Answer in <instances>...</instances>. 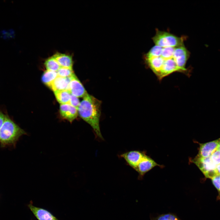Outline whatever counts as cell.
<instances>
[{
	"label": "cell",
	"mask_w": 220,
	"mask_h": 220,
	"mask_svg": "<svg viewBox=\"0 0 220 220\" xmlns=\"http://www.w3.org/2000/svg\"><path fill=\"white\" fill-rule=\"evenodd\" d=\"M145 155L144 152L133 150L123 153L120 156L135 170Z\"/></svg>",
	"instance_id": "7"
},
{
	"label": "cell",
	"mask_w": 220,
	"mask_h": 220,
	"mask_svg": "<svg viewBox=\"0 0 220 220\" xmlns=\"http://www.w3.org/2000/svg\"><path fill=\"white\" fill-rule=\"evenodd\" d=\"M57 101L61 104H69L71 94L68 90L54 92Z\"/></svg>",
	"instance_id": "14"
},
{
	"label": "cell",
	"mask_w": 220,
	"mask_h": 220,
	"mask_svg": "<svg viewBox=\"0 0 220 220\" xmlns=\"http://www.w3.org/2000/svg\"><path fill=\"white\" fill-rule=\"evenodd\" d=\"M101 101L88 94L83 97L78 108L79 116L92 128L97 136L102 139L99 126Z\"/></svg>",
	"instance_id": "2"
},
{
	"label": "cell",
	"mask_w": 220,
	"mask_h": 220,
	"mask_svg": "<svg viewBox=\"0 0 220 220\" xmlns=\"http://www.w3.org/2000/svg\"><path fill=\"white\" fill-rule=\"evenodd\" d=\"M190 52L184 45L176 47L155 45L145 55V64L160 80L175 72L186 73Z\"/></svg>",
	"instance_id": "1"
},
{
	"label": "cell",
	"mask_w": 220,
	"mask_h": 220,
	"mask_svg": "<svg viewBox=\"0 0 220 220\" xmlns=\"http://www.w3.org/2000/svg\"><path fill=\"white\" fill-rule=\"evenodd\" d=\"M78 98V97L71 94L69 103V104L77 108V109L80 103Z\"/></svg>",
	"instance_id": "21"
},
{
	"label": "cell",
	"mask_w": 220,
	"mask_h": 220,
	"mask_svg": "<svg viewBox=\"0 0 220 220\" xmlns=\"http://www.w3.org/2000/svg\"><path fill=\"white\" fill-rule=\"evenodd\" d=\"M217 149H218L220 151V141L219 142Z\"/></svg>",
	"instance_id": "24"
},
{
	"label": "cell",
	"mask_w": 220,
	"mask_h": 220,
	"mask_svg": "<svg viewBox=\"0 0 220 220\" xmlns=\"http://www.w3.org/2000/svg\"><path fill=\"white\" fill-rule=\"evenodd\" d=\"M60 112L61 117L72 122L77 117L78 109L69 104H61Z\"/></svg>",
	"instance_id": "11"
},
{
	"label": "cell",
	"mask_w": 220,
	"mask_h": 220,
	"mask_svg": "<svg viewBox=\"0 0 220 220\" xmlns=\"http://www.w3.org/2000/svg\"><path fill=\"white\" fill-rule=\"evenodd\" d=\"M27 134L7 114L6 119L0 129V145L2 148L15 147L22 135Z\"/></svg>",
	"instance_id": "3"
},
{
	"label": "cell",
	"mask_w": 220,
	"mask_h": 220,
	"mask_svg": "<svg viewBox=\"0 0 220 220\" xmlns=\"http://www.w3.org/2000/svg\"><path fill=\"white\" fill-rule=\"evenodd\" d=\"M211 180L213 185L218 191V195L217 199V200H220V175L215 177Z\"/></svg>",
	"instance_id": "18"
},
{
	"label": "cell",
	"mask_w": 220,
	"mask_h": 220,
	"mask_svg": "<svg viewBox=\"0 0 220 220\" xmlns=\"http://www.w3.org/2000/svg\"><path fill=\"white\" fill-rule=\"evenodd\" d=\"M53 57L61 67L72 68L73 61L71 56L57 53L54 54Z\"/></svg>",
	"instance_id": "13"
},
{
	"label": "cell",
	"mask_w": 220,
	"mask_h": 220,
	"mask_svg": "<svg viewBox=\"0 0 220 220\" xmlns=\"http://www.w3.org/2000/svg\"><path fill=\"white\" fill-rule=\"evenodd\" d=\"M210 157L214 163L217 165L220 164V151L215 150L211 155Z\"/></svg>",
	"instance_id": "20"
},
{
	"label": "cell",
	"mask_w": 220,
	"mask_h": 220,
	"mask_svg": "<svg viewBox=\"0 0 220 220\" xmlns=\"http://www.w3.org/2000/svg\"><path fill=\"white\" fill-rule=\"evenodd\" d=\"M69 91L78 97H83L87 94L84 87L75 75L72 76L69 83Z\"/></svg>",
	"instance_id": "10"
},
{
	"label": "cell",
	"mask_w": 220,
	"mask_h": 220,
	"mask_svg": "<svg viewBox=\"0 0 220 220\" xmlns=\"http://www.w3.org/2000/svg\"><path fill=\"white\" fill-rule=\"evenodd\" d=\"M58 76L57 72L46 70L42 77V82L49 87L52 82Z\"/></svg>",
	"instance_id": "15"
},
{
	"label": "cell",
	"mask_w": 220,
	"mask_h": 220,
	"mask_svg": "<svg viewBox=\"0 0 220 220\" xmlns=\"http://www.w3.org/2000/svg\"><path fill=\"white\" fill-rule=\"evenodd\" d=\"M186 37H178L169 32L156 29L152 38L155 46L161 47H176L184 45Z\"/></svg>",
	"instance_id": "4"
},
{
	"label": "cell",
	"mask_w": 220,
	"mask_h": 220,
	"mask_svg": "<svg viewBox=\"0 0 220 220\" xmlns=\"http://www.w3.org/2000/svg\"><path fill=\"white\" fill-rule=\"evenodd\" d=\"M72 77L64 78L58 76L52 82L49 87L54 92L58 91L69 90V84Z\"/></svg>",
	"instance_id": "12"
},
{
	"label": "cell",
	"mask_w": 220,
	"mask_h": 220,
	"mask_svg": "<svg viewBox=\"0 0 220 220\" xmlns=\"http://www.w3.org/2000/svg\"><path fill=\"white\" fill-rule=\"evenodd\" d=\"M44 65L47 70L56 72L61 67L53 56L49 58L45 61Z\"/></svg>",
	"instance_id": "16"
},
{
	"label": "cell",
	"mask_w": 220,
	"mask_h": 220,
	"mask_svg": "<svg viewBox=\"0 0 220 220\" xmlns=\"http://www.w3.org/2000/svg\"><path fill=\"white\" fill-rule=\"evenodd\" d=\"M216 170L218 176L220 175V164L216 165Z\"/></svg>",
	"instance_id": "23"
},
{
	"label": "cell",
	"mask_w": 220,
	"mask_h": 220,
	"mask_svg": "<svg viewBox=\"0 0 220 220\" xmlns=\"http://www.w3.org/2000/svg\"><path fill=\"white\" fill-rule=\"evenodd\" d=\"M6 114L7 113L5 114L0 110V129L6 119Z\"/></svg>",
	"instance_id": "22"
},
{
	"label": "cell",
	"mask_w": 220,
	"mask_h": 220,
	"mask_svg": "<svg viewBox=\"0 0 220 220\" xmlns=\"http://www.w3.org/2000/svg\"><path fill=\"white\" fill-rule=\"evenodd\" d=\"M27 206L38 220H59L49 211L34 206L31 202Z\"/></svg>",
	"instance_id": "8"
},
{
	"label": "cell",
	"mask_w": 220,
	"mask_h": 220,
	"mask_svg": "<svg viewBox=\"0 0 220 220\" xmlns=\"http://www.w3.org/2000/svg\"><path fill=\"white\" fill-rule=\"evenodd\" d=\"M58 76L67 78L71 77L75 74L72 68L61 67L57 72Z\"/></svg>",
	"instance_id": "17"
},
{
	"label": "cell",
	"mask_w": 220,
	"mask_h": 220,
	"mask_svg": "<svg viewBox=\"0 0 220 220\" xmlns=\"http://www.w3.org/2000/svg\"><path fill=\"white\" fill-rule=\"evenodd\" d=\"M158 166L163 168L164 166L157 163L150 156L145 155L135 169L139 174V179H141L147 172L154 167Z\"/></svg>",
	"instance_id": "6"
},
{
	"label": "cell",
	"mask_w": 220,
	"mask_h": 220,
	"mask_svg": "<svg viewBox=\"0 0 220 220\" xmlns=\"http://www.w3.org/2000/svg\"><path fill=\"white\" fill-rule=\"evenodd\" d=\"M220 138L216 140L204 143H199L197 156L206 158L210 156L217 148Z\"/></svg>",
	"instance_id": "9"
},
{
	"label": "cell",
	"mask_w": 220,
	"mask_h": 220,
	"mask_svg": "<svg viewBox=\"0 0 220 220\" xmlns=\"http://www.w3.org/2000/svg\"><path fill=\"white\" fill-rule=\"evenodd\" d=\"M189 162L195 164L207 178L212 179L218 176L216 170V165L210 156L206 158L196 156L189 159Z\"/></svg>",
	"instance_id": "5"
},
{
	"label": "cell",
	"mask_w": 220,
	"mask_h": 220,
	"mask_svg": "<svg viewBox=\"0 0 220 220\" xmlns=\"http://www.w3.org/2000/svg\"><path fill=\"white\" fill-rule=\"evenodd\" d=\"M156 220H181L176 215L171 213L161 215Z\"/></svg>",
	"instance_id": "19"
}]
</instances>
